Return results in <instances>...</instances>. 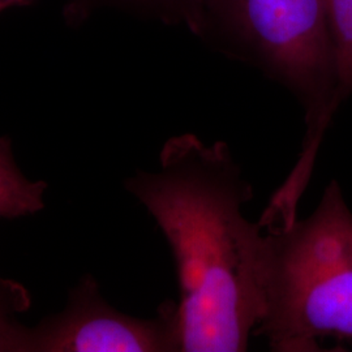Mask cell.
<instances>
[{"instance_id": "6da1fadb", "label": "cell", "mask_w": 352, "mask_h": 352, "mask_svg": "<svg viewBox=\"0 0 352 352\" xmlns=\"http://www.w3.org/2000/svg\"><path fill=\"white\" fill-rule=\"evenodd\" d=\"M161 168L126 179L171 247L183 352L245 351L264 315L266 239L243 205L251 184L230 148L192 133L167 140Z\"/></svg>"}, {"instance_id": "7a4b0ae2", "label": "cell", "mask_w": 352, "mask_h": 352, "mask_svg": "<svg viewBox=\"0 0 352 352\" xmlns=\"http://www.w3.org/2000/svg\"><path fill=\"white\" fill-rule=\"evenodd\" d=\"M265 239L264 315L254 334L278 352L352 340V212L338 182L308 218L267 230Z\"/></svg>"}, {"instance_id": "3957f363", "label": "cell", "mask_w": 352, "mask_h": 352, "mask_svg": "<svg viewBox=\"0 0 352 352\" xmlns=\"http://www.w3.org/2000/svg\"><path fill=\"white\" fill-rule=\"evenodd\" d=\"M184 25L289 89L307 131L298 162L315 166L337 113V62L325 0H192Z\"/></svg>"}, {"instance_id": "277c9868", "label": "cell", "mask_w": 352, "mask_h": 352, "mask_svg": "<svg viewBox=\"0 0 352 352\" xmlns=\"http://www.w3.org/2000/svg\"><path fill=\"white\" fill-rule=\"evenodd\" d=\"M182 346L179 302H164L151 318L126 315L106 302L88 274L62 312L34 327L21 324L10 352H175Z\"/></svg>"}, {"instance_id": "5b68a950", "label": "cell", "mask_w": 352, "mask_h": 352, "mask_svg": "<svg viewBox=\"0 0 352 352\" xmlns=\"http://www.w3.org/2000/svg\"><path fill=\"white\" fill-rule=\"evenodd\" d=\"M47 183L30 180L16 164L12 144L0 138V218L33 215L45 208Z\"/></svg>"}, {"instance_id": "8992f818", "label": "cell", "mask_w": 352, "mask_h": 352, "mask_svg": "<svg viewBox=\"0 0 352 352\" xmlns=\"http://www.w3.org/2000/svg\"><path fill=\"white\" fill-rule=\"evenodd\" d=\"M337 62V102L352 94V0H325Z\"/></svg>"}, {"instance_id": "52a82bcc", "label": "cell", "mask_w": 352, "mask_h": 352, "mask_svg": "<svg viewBox=\"0 0 352 352\" xmlns=\"http://www.w3.org/2000/svg\"><path fill=\"white\" fill-rule=\"evenodd\" d=\"M120 6L151 13L166 23H186L192 0H72L65 8L69 23H81L93 10L101 6Z\"/></svg>"}, {"instance_id": "ba28073f", "label": "cell", "mask_w": 352, "mask_h": 352, "mask_svg": "<svg viewBox=\"0 0 352 352\" xmlns=\"http://www.w3.org/2000/svg\"><path fill=\"white\" fill-rule=\"evenodd\" d=\"M32 307V295L13 279L0 277V352L11 351L13 338L21 325L19 315Z\"/></svg>"}, {"instance_id": "9c48e42d", "label": "cell", "mask_w": 352, "mask_h": 352, "mask_svg": "<svg viewBox=\"0 0 352 352\" xmlns=\"http://www.w3.org/2000/svg\"><path fill=\"white\" fill-rule=\"evenodd\" d=\"M34 0H0V13L4 12L8 8L19 7V6H29Z\"/></svg>"}]
</instances>
